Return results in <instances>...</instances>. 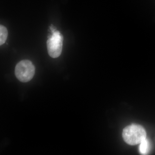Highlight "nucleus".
I'll return each mask as SVG.
<instances>
[{
    "instance_id": "nucleus-1",
    "label": "nucleus",
    "mask_w": 155,
    "mask_h": 155,
    "mask_svg": "<svg viewBox=\"0 0 155 155\" xmlns=\"http://www.w3.org/2000/svg\"><path fill=\"white\" fill-rule=\"evenodd\" d=\"M125 142L130 145H135L140 143L146 138L147 134L142 126L132 124L124 128L122 133Z\"/></svg>"
},
{
    "instance_id": "nucleus-2",
    "label": "nucleus",
    "mask_w": 155,
    "mask_h": 155,
    "mask_svg": "<svg viewBox=\"0 0 155 155\" xmlns=\"http://www.w3.org/2000/svg\"><path fill=\"white\" fill-rule=\"evenodd\" d=\"M15 73L19 81L22 82H28L34 76L35 67L31 61L23 60L16 65Z\"/></svg>"
},
{
    "instance_id": "nucleus-3",
    "label": "nucleus",
    "mask_w": 155,
    "mask_h": 155,
    "mask_svg": "<svg viewBox=\"0 0 155 155\" xmlns=\"http://www.w3.org/2000/svg\"><path fill=\"white\" fill-rule=\"evenodd\" d=\"M64 37L59 31H55L48 39L47 44L50 57L58 58L61 55L63 49Z\"/></svg>"
},
{
    "instance_id": "nucleus-4",
    "label": "nucleus",
    "mask_w": 155,
    "mask_h": 155,
    "mask_svg": "<svg viewBox=\"0 0 155 155\" xmlns=\"http://www.w3.org/2000/svg\"><path fill=\"white\" fill-rule=\"evenodd\" d=\"M150 143L149 141L146 138L143 140L140 143L139 150L142 154L146 155L149 151Z\"/></svg>"
},
{
    "instance_id": "nucleus-5",
    "label": "nucleus",
    "mask_w": 155,
    "mask_h": 155,
    "mask_svg": "<svg viewBox=\"0 0 155 155\" xmlns=\"http://www.w3.org/2000/svg\"><path fill=\"white\" fill-rule=\"evenodd\" d=\"M8 36V31L7 28L3 25H0V45L4 44Z\"/></svg>"
}]
</instances>
